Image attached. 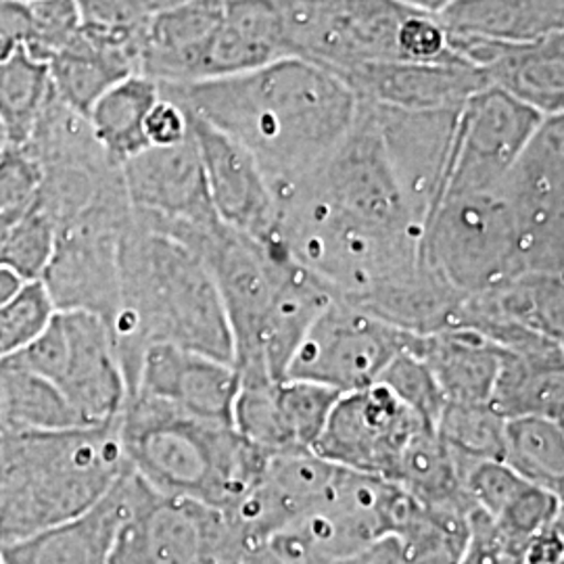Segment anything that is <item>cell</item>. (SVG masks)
Wrapping results in <instances>:
<instances>
[{
    "label": "cell",
    "mask_w": 564,
    "mask_h": 564,
    "mask_svg": "<svg viewBox=\"0 0 564 564\" xmlns=\"http://www.w3.org/2000/svg\"><path fill=\"white\" fill-rule=\"evenodd\" d=\"M160 95L241 144L272 195L316 170L358 113V99L345 82L297 57L230 78L160 84Z\"/></svg>",
    "instance_id": "1"
},
{
    "label": "cell",
    "mask_w": 564,
    "mask_h": 564,
    "mask_svg": "<svg viewBox=\"0 0 564 564\" xmlns=\"http://www.w3.org/2000/svg\"><path fill=\"white\" fill-rule=\"evenodd\" d=\"M120 293L111 333L126 387L142 354L174 345L235 364L232 337L216 282L182 242L134 220L120 241Z\"/></svg>",
    "instance_id": "2"
},
{
    "label": "cell",
    "mask_w": 564,
    "mask_h": 564,
    "mask_svg": "<svg viewBox=\"0 0 564 564\" xmlns=\"http://www.w3.org/2000/svg\"><path fill=\"white\" fill-rule=\"evenodd\" d=\"M123 456L151 489L232 514L262 475L265 454L232 424L128 395L120 414Z\"/></svg>",
    "instance_id": "3"
},
{
    "label": "cell",
    "mask_w": 564,
    "mask_h": 564,
    "mask_svg": "<svg viewBox=\"0 0 564 564\" xmlns=\"http://www.w3.org/2000/svg\"><path fill=\"white\" fill-rule=\"evenodd\" d=\"M128 470L120 419L9 435V460L0 484V547L78 519Z\"/></svg>",
    "instance_id": "4"
},
{
    "label": "cell",
    "mask_w": 564,
    "mask_h": 564,
    "mask_svg": "<svg viewBox=\"0 0 564 564\" xmlns=\"http://www.w3.org/2000/svg\"><path fill=\"white\" fill-rule=\"evenodd\" d=\"M247 552L226 512L160 494L128 473L109 564H241Z\"/></svg>",
    "instance_id": "5"
},
{
    "label": "cell",
    "mask_w": 564,
    "mask_h": 564,
    "mask_svg": "<svg viewBox=\"0 0 564 564\" xmlns=\"http://www.w3.org/2000/svg\"><path fill=\"white\" fill-rule=\"evenodd\" d=\"M11 360L55 384L84 426L120 419L128 387L111 326L99 316L55 312L41 335Z\"/></svg>",
    "instance_id": "6"
},
{
    "label": "cell",
    "mask_w": 564,
    "mask_h": 564,
    "mask_svg": "<svg viewBox=\"0 0 564 564\" xmlns=\"http://www.w3.org/2000/svg\"><path fill=\"white\" fill-rule=\"evenodd\" d=\"M421 256L460 300L521 274L512 226L498 191L442 195L424 223Z\"/></svg>",
    "instance_id": "7"
},
{
    "label": "cell",
    "mask_w": 564,
    "mask_h": 564,
    "mask_svg": "<svg viewBox=\"0 0 564 564\" xmlns=\"http://www.w3.org/2000/svg\"><path fill=\"white\" fill-rule=\"evenodd\" d=\"M289 57L333 74L402 61L403 21L419 7L402 0H274Z\"/></svg>",
    "instance_id": "8"
},
{
    "label": "cell",
    "mask_w": 564,
    "mask_h": 564,
    "mask_svg": "<svg viewBox=\"0 0 564 564\" xmlns=\"http://www.w3.org/2000/svg\"><path fill=\"white\" fill-rule=\"evenodd\" d=\"M521 272L563 274L564 116L544 118L498 188Z\"/></svg>",
    "instance_id": "9"
},
{
    "label": "cell",
    "mask_w": 564,
    "mask_h": 564,
    "mask_svg": "<svg viewBox=\"0 0 564 564\" xmlns=\"http://www.w3.org/2000/svg\"><path fill=\"white\" fill-rule=\"evenodd\" d=\"M132 223L126 191L57 232L41 282L57 312H86L111 326L120 293V241Z\"/></svg>",
    "instance_id": "10"
},
{
    "label": "cell",
    "mask_w": 564,
    "mask_h": 564,
    "mask_svg": "<svg viewBox=\"0 0 564 564\" xmlns=\"http://www.w3.org/2000/svg\"><path fill=\"white\" fill-rule=\"evenodd\" d=\"M410 337L412 333L360 305L333 297L305 333L286 379L323 384L337 393L358 391L381 381Z\"/></svg>",
    "instance_id": "11"
},
{
    "label": "cell",
    "mask_w": 564,
    "mask_h": 564,
    "mask_svg": "<svg viewBox=\"0 0 564 564\" xmlns=\"http://www.w3.org/2000/svg\"><path fill=\"white\" fill-rule=\"evenodd\" d=\"M134 220L178 242L220 223L193 134L172 147H149L120 165Z\"/></svg>",
    "instance_id": "12"
},
{
    "label": "cell",
    "mask_w": 564,
    "mask_h": 564,
    "mask_svg": "<svg viewBox=\"0 0 564 564\" xmlns=\"http://www.w3.org/2000/svg\"><path fill=\"white\" fill-rule=\"evenodd\" d=\"M424 429L384 384H370L339 395L312 452L345 470L393 481Z\"/></svg>",
    "instance_id": "13"
},
{
    "label": "cell",
    "mask_w": 564,
    "mask_h": 564,
    "mask_svg": "<svg viewBox=\"0 0 564 564\" xmlns=\"http://www.w3.org/2000/svg\"><path fill=\"white\" fill-rule=\"evenodd\" d=\"M542 121V113L494 86L473 95L458 111L442 195L498 191Z\"/></svg>",
    "instance_id": "14"
},
{
    "label": "cell",
    "mask_w": 564,
    "mask_h": 564,
    "mask_svg": "<svg viewBox=\"0 0 564 564\" xmlns=\"http://www.w3.org/2000/svg\"><path fill=\"white\" fill-rule=\"evenodd\" d=\"M449 326L475 330L500 349L563 343V274L521 272L473 293L458 303Z\"/></svg>",
    "instance_id": "15"
},
{
    "label": "cell",
    "mask_w": 564,
    "mask_h": 564,
    "mask_svg": "<svg viewBox=\"0 0 564 564\" xmlns=\"http://www.w3.org/2000/svg\"><path fill=\"white\" fill-rule=\"evenodd\" d=\"M364 102V101H360ZM402 186L412 218L424 223L444 193L458 111H403L364 102Z\"/></svg>",
    "instance_id": "16"
},
{
    "label": "cell",
    "mask_w": 564,
    "mask_h": 564,
    "mask_svg": "<svg viewBox=\"0 0 564 564\" xmlns=\"http://www.w3.org/2000/svg\"><path fill=\"white\" fill-rule=\"evenodd\" d=\"M339 395L323 384L297 379L241 383L232 424L265 456L312 452Z\"/></svg>",
    "instance_id": "17"
},
{
    "label": "cell",
    "mask_w": 564,
    "mask_h": 564,
    "mask_svg": "<svg viewBox=\"0 0 564 564\" xmlns=\"http://www.w3.org/2000/svg\"><path fill=\"white\" fill-rule=\"evenodd\" d=\"M239 387L235 364L174 345H153L142 354L128 395L147 398L205 421L232 424Z\"/></svg>",
    "instance_id": "18"
},
{
    "label": "cell",
    "mask_w": 564,
    "mask_h": 564,
    "mask_svg": "<svg viewBox=\"0 0 564 564\" xmlns=\"http://www.w3.org/2000/svg\"><path fill=\"white\" fill-rule=\"evenodd\" d=\"M186 116L220 220L253 241L281 245L276 235V202L256 160L212 123L191 113Z\"/></svg>",
    "instance_id": "19"
},
{
    "label": "cell",
    "mask_w": 564,
    "mask_h": 564,
    "mask_svg": "<svg viewBox=\"0 0 564 564\" xmlns=\"http://www.w3.org/2000/svg\"><path fill=\"white\" fill-rule=\"evenodd\" d=\"M337 475L339 466L326 463L314 452L268 456L258 484L228 517L251 550L323 505Z\"/></svg>",
    "instance_id": "20"
},
{
    "label": "cell",
    "mask_w": 564,
    "mask_h": 564,
    "mask_svg": "<svg viewBox=\"0 0 564 564\" xmlns=\"http://www.w3.org/2000/svg\"><path fill=\"white\" fill-rule=\"evenodd\" d=\"M456 57L484 74L489 86L544 118L564 113V34L529 42H496L447 34Z\"/></svg>",
    "instance_id": "21"
},
{
    "label": "cell",
    "mask_w": 564,
    "mask_h": 564,
    "mask_svg": "<svg viewBox=\"0 0 564 564\" xmlns=\"http://www.w3.org/2000/svg\"><path fill=\"white\" fill-rule=\"evenodd\" d=\"M358 101L403 111H456L489 84L466 61L372 63L335 74Z\"/></svg>",
    "instance_id": "22"
},
{
    "label": "cell",
    "mask_w": 564,
    "mask_h": 564,
    "mask_svg": "<svg viewBox=\"0 0 564 564\" xmlns=\"http://www.w3.org/2000/svg\"><path fill=\"white\" fill-rule=\"evenodd\" d=\"M139 28L141 23H82L76 39L46 61L57 101L86 120L102 93L132 74H141Z\"/></svg>",
    "instance_id": "23"
},
{
    "label": "cell",
    "mask_w": 564,
    "mask_h": 564,
    "mask_svg": "<svg viewBox=\"0 0 564 564\" xmlns=\"http://www.w3.org/2000/svg\"><path fill=\"white\" fill-rule=\"evenodd\" d=\"M489 405L506 419H564V347L542 341L502 349Z\"/></svg>",
    "instance_id": "24"
},
{
    "label": "cell",
    "mask_w": 564,
    "mask_h": 564,
    "mask_svg": "<svg viewBox=\"0 0 564 564\" xmlns=\"http://www.w3.org/2000/svg\"><path fill=\"white\" fill-rule=\"evenodd\" d=\"M410 349L426 364L445 403H489L502 349L475 330L449 326L412 335Z\"/></svg>",
    "instance_id": "25"
},
{
    "label": "cell",
    "mask_w": 564,
    "mask_h": 564,
    "mask_svg": "<svg viewBox=\"0 0 564 564\" xmlns=\"http://www.w3.org/2000/svg\"><path fill=\"white\" fill-rule=\"evenodd\" d=\"M128 473L99 505L78 519L2 545V564H109V550L123 512Z\"/></svg>",
    "instance_id": "26"
},
{
    "label": "cell",
    "mask_w": 564,
    "mask_h": 564,
    "mask_svg": "<svg viewBox=\"0 0 564 564\" xmlns=\"http://www.w3.org/2000/svg\"><path fill=\"white\" fill-rule=\"evenodd\" d=\"M447 34L529 42L564 30V0H452L435 13Z\"/></svg>",
    "instance_id": "27"
},
{
    "label": "cell",
    "mask_w": 564,
    "mask_h": 564,
    "mask_svg": "<svg viewBox=\"0 0 564 564\" xmlns=\"http://www.w3.org/2000/svg\"><path fill=\"white\" fill-rule=\"evenodd\" d=\"M468 531L470 517L421 506L398 533H389L335 564H458Z\"/></svg>",
    "instance_id": "28"
},
{
    "label": "cell",
    "mask_w": 564,
    "mask_h": 564,
    "mask_svg": "<svg viewBox=\"0 0 564 564\" xmlns=\"http://www.w3.org/2000/svg\"><path fill=\"white\" fill-rule=\"evenodd\" d=\"M160 101V84L142 74H132L113 84L86 116L93 139L107 160L121 163L149 149L144 120L151 107Z\"/></svg>",
    "instance_id": "29"
},
{
    "label": "cell",
    "mask_w": 564,
    "mask_h": 564,
    "mask_svg": "<svg viewBox=\"0 0 564 564\" xmlns=\"http://www.w3.org/2000/svg\"><path fill=\"white\" fill-rule=\"evenodd\" d=\"M391 484L400 485L408 496L431 510L460 517L475 512L464 489L458 456L431 429L421 431L405 449Z\"/></svg>",
    "instance_id": "30"
},
{
    "label": "cell",
    "mask_w": 564,
    "mask_h": 564,
    "mask_svg": "<svg viewBox=\"0 0 564 564\" xmlns=\"http://www.w3.org/2000/svg\"><path fill=\"white\" fill-rule=\"evenodd\" d=\"M84 426L55 384L11 358L0 360V435Z\"/></svg>",
    "instance_id": "31"
},
{
    "label": "cell",
    "mask_w": 564,
    "mask_h": 564,
    "mask_svg": "<svg viewBox=\"0 0 564 564\" xmlns=\"http://www.w3.org/2000/svg\"><path fill=\"white\" fill-rule=\"evenodd\" d=\"M51 99L53 86L46 61L36 59L23 46L0 61V121L11 147L30 141Z\"/></svg>",
    "instance_id": "32"
},
{
    "label": "cell",
    "mask_w": 564,
    "mask_h": 564,
    "mask_svg": "<svg viewBox=\"0 0 564 564\" xmlns=\"http://www.w3.org/2000/svg\"><path fill=\"white\" fill-rule=\"evenodd\" d=\"M502 463L521 475L524 481L563 498V423L550 419L506 421Z\"/></svg>",
    "instance_id": "33"
},
{
    "label": "cell",
    "mask_w": 564,
    "mask_h": 564,
    "mask_svg": "<svg viewBox=\"0 0 564 564\" xmlns=\"http://www.w3.org/2000/svg\"><path fill=\"white\" fill-rule=\"evenodd\" d=\"M506 419L489 403H445L435 433L468 460H502Z\"/></svg>",
    "instance_id": "34"
},
{
    "label": "cell",
    "mask_w": 564,
    "mask_h": 564,
    "mask_svg": "<svg viewBox=\"0 0 564 564\" xmlns=\"http://www.w3.org/2000/svg\"><path fill=\"white\" fill-rule=\"evenodd\" d=\"M57 241V226L36 202L21 205L2 247L0 265L13 270L25 282L41 281Z\"/></svg>",
    "instance_id": "35"
},
{
    "label": "cell",
    "mask_w": 564,
    "mask_h": 564,
    "mask_svg": "<svg viewBox=\"0 0 564 564\" xmlns=\"http://www.w3.org/2000/svg\"><path fill=\"white\" fill-rule=\"evenodd\" d=\"M379 383L384 384L426 429H437L445 408L444 395L426 364L410 349V341L387 366Z\"/></svg>",
    "instance_id": "36"
},
{
    "label": "cell",
    "mask_w": 564,
    "mask_h": 564,
    "mask_svg": "<svg viewBox=\"0 0 564 564\" xmlns=\"http://www.w3.org/2000/svg\"><path fill=\"white\" fill-rule=\"evenodd\" d=\"M41 281L25 282L11 302L0 305V360L11 358L34 341L55 316Z\"/></svg>",
    "instance_id": "37"
},
{
    "label": "cell",
    "mask_w": 564,
    "mask_h": 564,
    "mask_svg": "<svg viewBox=\"0 0 564 564\" xmlns=\"http://www.w3.org/2000/svg\"><path fill=\"white\" fill-rule=\"evenodd\" d=\"M41 181V165L28 149L9 144L0 155V214L32 202Z\"/></svg>",
    "instance_id": "38"
},
{
    "label": "cell",
    "mask_w": 564,
    "mask_h": 564,
    "mask_svg": "<svg viewBox=\"0 0 564 564\" xmlns=\"http://www.w3.org/2000/svg\"><path fill=\"white\" fill-rule=\"evenodd\" d=\"M521 550L508 544L502 533L484 512L470 514L468 542L458 564H521Z\"/></svg>",
    "instance_id": "39"
},
{
    "label": "cell",
    "mask_w": 564,
    "mask_h": 564,
    "mask_svg": "<svg viewBox=\"0 0 564 564\" xmlns=\"http://www.w3.org/2000/svg\"><path fill=\"white\" fill-rule=\"evenodd\" d=\"M191 134V123L188 116L170 99H163L160 95V101L155 102L144 120V137L149 147H172L184 141Z\"/></svg>",
    "instance_id": "40"
},
{
    "label": "cell",
    "mask_w": 564,
    "mask_h": 564,
    "mask_svg": "<svg viewBox=\"0 0 564 564\" xmlns=\"http://www.w3.org/2000/svg\"><path fill=\"white\" fill-rule=\"evenodd\" d=\"M82 23L139 25L144 21V0H76Z\"/></svg>",
    "instance_id": "41"
},
{
    "label": "cell",
    "mask_w": 564,
    "mask_h": 564,
    "mask_svg": "<svg viewBox=\"0 0 564 564\" xmlns=\"http://www.w3.org/2000/svg\"><path fill=\"white\" fill-rule=\"evenodd\" d=\"M23 284H25V281L18 276L13 270L0 265V305L11 302L20 293Z\"/></svg>",
    "instance_id": "42"
},
{
    "label": "cell",
    "mask_w": 564,
    "mask_h": 564,
    "mask_svg": "<svg viewBox=\"0 0 564 564\" xmlns=\"http://www.w3.org/2000/svg\"><path fill=\"white\" fill-rule=\"evenodd\" d=\"M241 564H286L281 556H276L268 545H256L251 547Z\"/></svg>",
    "instance_id": "43"
},
{
    "label": "cell",
    "mask_w": 564,
    "mask_h": 564,
    "mask_svg": "<svg viewBox=\"0 0 564 564\" xmlns=\"http://www.w3.org/2000/svg\"><path fill=\"white\" fill-rule=\"evenodd\" d=\"M7 460H9V435H0V484L7 470Z\"/></svg>",
    "instance_id": "44"
},
{
    "label": "cell",
    "mask_w": 564,
    "mask_h": 564,
    "mask_svg": "<svg viewBox=\"0 0 564 564\" xmlns=\"http://www.w3.org/2000/svg\"><path fill=\"white\" fill-rule=\"evenodd\" d=\"M7 147H9V137H7V130H4V126L0 121V155L7 151Z\"/></svg>",
    "instance_id": "45"
},
{
    "label": "cell",
    "mask_w": 564,
    "mask_h": 564,
    "mask_svg": "<svg viewBox=\"0 0 564 564\" xmlns=\"http://www.w3.org/2000/svg\"><path fill=\"white\" fill-rule=\"evenodd\" d=\"M13 2H23V0H13Z\"/></svg>",
    "instance_id": "46"
},
{
    "label": "cell",
    "mask_w": 564,
    "mask_h": 564,
    "mask_svg": "<svg viewBox=\"0 0 564 564\" xmlns=\"http://www.w3.org/2000/svg\"><path fill=\"white\" fill-rule=\"evenodd\" d=\"M0 564H2V561H0Z\"/></svg>",
    "instance_id": "47"
}]
</instances>
